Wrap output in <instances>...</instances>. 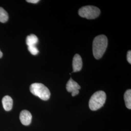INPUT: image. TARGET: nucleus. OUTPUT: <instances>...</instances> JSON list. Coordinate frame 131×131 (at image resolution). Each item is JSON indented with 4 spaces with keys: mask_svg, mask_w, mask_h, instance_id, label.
I'll use <instances>...</instances> for the list:
<instances>
[{
    "mask_svg": "<svg viewBox=\"0 0 131 131\" xmlns=\"http://www.w3.org/2000/svg\"><path fill=\"white\" fill-rule=\"evenodd\" d=\"M83 66L82 59L81 56L78 54H76L72 61V68L73 72H75L79 71L81 70Z\"/></svg>",
    "mask_w": 131,
    "mask_h": 131,
    "instance_id": "nucleus-7",
    "label": "nucleus"
},
{
    "mask_svg": "<svg viewBox=\"0 0 131 131\" xmlns=\"http://www.w3.org/2000/svg\"><path fill=\"white\" fill-rule=\"evenodd\" d=\"M2 104L5 111H10L13 106V100L9 96H5L3 98Z\"/></svg>",
    "mask_w": 131,
    "mask_h": 131,
    "instance_id": "nucleus-8",
    "label": "nucleus"
},
{
    "mask_svg": "<svg viewBox=\"0 0 131 131\" xmlns=\"http://www.w3.org/2000/svg\"><path fill=\"white\" fill-rule=\"evenodd\" d=\"M81 89V86L79 84L70 78L68 82L66 85V89L69 92H71L72 96L73 97L75 96L79 93V90Z\"/></svg>",
    "mask_w": 131,
    "mask_h": 131,
    "instance_id": "nucleus-5",
    "label": "nucleus"
},
{
    "mask_svg": "<svg viewBox=\"0 0 131 131\" xmlns=\"http://www.w3.org/2000/svg\"><path fill=\"white\" fill-rule=\"evenodd\" d=\"M2 56H3V53H2V52H1V50H0V58H2Z\"/></svg>",
    "mask_w": 131,
    "mask_h": 131,
    "instance_id": "nucleus-15",
    "label": "nucleus"
},
{
    "mask_svg": "<svg viewBox=\"0 0 131 131\" xmlns=\"http://www.w3.org/2000/svg\"><path fill=\"white\" fill-rule=\"evenodd\" d=\"M31 92L44 101L48 100L51 96L49 89L45 85L41 83H34L30 85Z\"/></svg>",
    "mask_w": 131,
    "mask_h": 131,
    "instance_id": "nucleus-3",
    "label": "nucleus"
},
{
    "mask_svg": "<svg viewBox=\"0 0 131 131\" xmlns=\"http://www.w3.org/2000/svg\"><path fill=\"white\" fill-rule=\"evenodd\" d=\"M38 41V38L36 35L31 34L28 36L26 38V43L28 46H36Z\"/></svg>",
    "mask_w": 131,
    "mask_h": 131,
    "instance_id": "nucleus-9",
    "label": "nucleus"
},
{
    "mask_svg": "<svg viewBox=\"0 0 131 131\" xmlns=\"http://www.w3.org/2000/svg\"><path fill=\"white\" fill-rule=\"evenodd\" d=\"M124 99L126 106L127 108L131 109V90L128 89L125 92Z\"/></svg>",
    "mask_w": 131,
    "mask_h": 131,
    "instance_id": "nucleus-10",
    "label": "nucleus"
},
{
    "mask_svg": "<svg viewBox=\"0 0 131 131\" xmlns=\"http://www.w3.org/2000/svg\"><path fill=\"white\" fill-rule=\"evenodd\" d=\"M32 116L31 113L26 110H23L19 115V119L21 123L25 125L28 126L32 122Z\"/></svg>",
    "mask_w": 131,
    "mask_h": 131,
    "instance_id": "nucleus-6",
    "label": "nucleus"
},
{
    "mask_svg": "<svg viewBox=\"0 0 131 131\" xmlns=\"http://www.w3.org/2000/svg\"><path fill=\"white\" fill-rule=\"evenodd\" d=\"M127 59L128 62L131 64V51H129L127 52Z\"/></svg>",
    "mask_w": 131,
    "mask_h": 131,
    "instance_id": "nucleus-13",
    "label": "nucleus"
},
{
    "mask_svg": "<svg viewBox=\"0 0 131 131\" xmlns=\"http://www.w3.org/2000/svg\"><path fill=\"white\" fill-rule=\"evenodd\" d=\"M106 95L103 91L96 92L89 100V108L92 111H96L102 107L105 103Z\"/></svg>",
    "mask_w": 131,
    "mask_h": 131,
    "instance_id": "nucleus-2",
    "label": "nucleus"
},
{
    "mask_svg": "<svg viewBox=\"0 0 131 131\" xmlns=\"http://www.w3.org/2000/svg\"><path fill=\"white\" fill-rule=\"evenodd\" d=\"M26 2H27L28 3H32V4H36V3H38V2H39V0H27L26 1Z\"/></svg>",
    "mask_w": 131,
    "mask_h": 131,
    "instance_id": "nucleus-14",
    "label": "nucleus"
},
{
    "mask_svg": "<svg viewBox=\"0 0 131 131\" xmlns=\"http://www.w3.org/2000/svg\"><path fill=\"white\" fill-rule=\"evenodd\" d=\"M78 13L81 17L87 19H94L100 15L101 11L96 6L87 5L81 8L79 10Z\"/></svg>",
    "mask_w": 131,
    "mask_h": 131,
    "instance_id": "nucleus-4",
    "label": "nucleus"
},
{
    "mask_svg": "<svg viewBox=\"0 0 131 131\" xmlns=\"http://www.w3.org/2000/svg\"><path fill=\"white\" fill-rule=\"evenodd\" d=\"M28 49L30 53L34 56L37 55L39 52V51L38 50V48L36 46H28Z\"/></svg>",
    "mask_w": 131,
    "mask_h": 131,
    "instance_id": "nucleus-12",
    "label": "nucleus"
},
{
    "mask_svg": "<svg viewBox=\"0 0 131 131\" xmlns=\"http://www.w3.org/2000/svg\"><path fill=\"white\" fill-rule=\"evenodd\" d=\"M107 44V38L104 35H100L94 38L93 42V53L96 59H99L103 56Z\"/></svg>",
    "mask_w": 131,
    "mask_h": 131,
    "instance_id": "nucleus-1",
    "label": "nucleus"
},
{
    "mask_svg": "<svg viewBox=\"0 0 131 131\" xmlns=\"http://www.w3.org/2000/svg\"><path fill=\"white\" fill-rule=\"evenodd\" d=\"M8 19V15L4 8L0 7V22L6 23Z\"/></svg>",
    "mask_w": 131,
    "mask_h": 131,
    "instance_id": "nucleus-11",
    "label": "nucleus"
}]
</instances>
